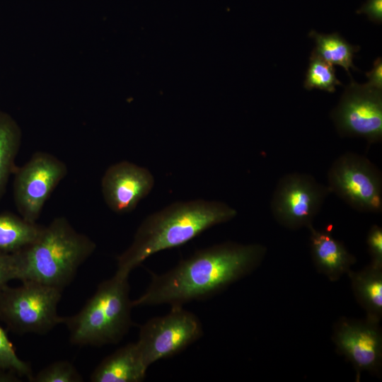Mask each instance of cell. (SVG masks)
<instances>
[{"instance_id":"cell-1","label":"cell","mask_w":382,"mask_h":382,"mask_svg":"<svg viewBox=\"0 0 382 382\" xmlns=\"http://www.w3.org/2000/svg\"><path fill=\"white\" fill-rule=\"evenodd\" d=\"M266 252L260 244L232 242L198 250L170 270L153 274L146 290L132 305L175 306L207 299L255 270Z\"/></svg>"},{"instance_id":"cell-2","label":"cell","mask_w":382,"mask_h":382,"mask_svg":"<svg viewBox=\"0 0 382 382\" xmlns=\"http://www.w3.org/2000/svg\"><path fill=\"white\" fill-rule=\"evenodd\" d=\"M236 215V209L219 201L195 199L173 203L141 223L131 245L117 257L115 274L129 277L132 270L151 255L183 245Z\"/></svg>"},{"instance_id":"cell-3","label":"cell","mask_w":382,"mask_h":382,"mask_svg":"<svg viewBox=\"0 0 382 382\" xmlns=\"http://www.w3.org/2000/svg\"><path fill=\"white\" fill-rule=\"evenodd\" d=\"M96 248L95 242L77 231L65 217L54 218L42 226L34 241L13 252L17 279L63 289Z\"/></svg>"},{"instance_id":"cell-4","label":"cell","mask_w":382,"mask_h":382,"mask_svg":"<svg viewBox=\"0 0 382 382\" xmlns=\"http://www.w3.org/2000/svg\"><path fill=\"white\" fill-rule=\"evenodd\" d=\"M128 277L117 274L101 282L75 315L65 317L70 341L76 345L119 342L132 324Z\"/></svg>"},{"instance_id":"cell-5","label":"cell","mask_w":382,"mask_h":382,"mask_svg":"<svg viewBox=\"0 0 382 382\" xmlns=\"http://www.w3.org/2000/svg\"><path fill=\"white\" fill-rule=\"evenodd\" d=\"M62 289L32 281L0 291V319L19 334H45L65 317L57 313Z\"/></svg>"},{"instance_id":"cell-6","label":"cell","mask_w":382,"mask_h":382,"mask_svg":"<svg viewBox=\"0 0 382 382\" xmlns=\"http://www.w3.org/2000/svg\"><path fill=\"white\" fill-rule=\"evenodd\" d=\"M202 335L198 317L183 306H175L168 314L152 318L142 325L136 344L148 368L158 360L180 353Z\"/></svg>"},{"instance_id":"cell-7","label":"cell","mask_w":382,"mask_h":382,"mask_svg":"<svg viewBox=\"0 0 382 382\" xmlns=\"http://www.w3.org/2000/svg\"><path fill=\"white\" fill-rule=\"evenodd\" d=\"M328 187L353 209L371 213L382 211V178L368 158L354 153L339 156L328 173Z\"/></svg>"},{"instance_id":"cell-8","label":"cell","mask_w":382,"mask_h":382,"mask_svg":"<svg viewBox=\"0 0 382 382\" xmlns=\"http://www.w3.org/2000/svg\"><path fill=\"white\" fill-rule=\"evenodd\" d=\"M67 173L66 163L53 154L34 153L16 171L13 197L20 216L35 224L47 200Z\"/></svg>"},{"instance_id":"cell-9","label":"cell","mask_w":382,"mask_h":382,"mask_svg":"<svg viewBox=\"0 0 382 382\" xmlns=\"http://www.w3.org/2000/svg\"><path fill=\"white\" fill-rule=\"evenodd\" d=\"M329 193L328 186L309 175L286 174L279 179L274 190L270 203L272 216L285 228H308Z\"/></svg>"},{"instance_id":"cell-10","label":"cell","mask_w":382,"mask_h":382,"mask_svg":"<svg viewBox=\"0 0 382 382\" xmlns=\"http://www.w3.org/2000/svg\"><path fill=\"white\" fill-rule=\"evenodd\" d=\"M330 117L340 136L358 137L369 144L382 139V90L352 81Z\"/></svg>"},{"instance_id":"cell-11","label":"cell","mask_w":382,"mask_h":382,"mask_svg":"<svg viewBox=\"0 0 382 382\" xmlns=\"http://www.w3.org/2000/svg\"><path fill=\"white\" fill-rule=\"evenodd\" d=\"M332 340L337 351L346 357L356 371V381L362 371L381 373L382 335L379 323L340 319L335 325Z\"/></svg>"},{"instance_id":"cell-12","label":"cell","mask_w":382,"mask_h":382,"mask_svg":"<svg viewBox=\"0 0 382 382\" xmlns=\"http://www.w3.org/2000/svg\"><path fill=\"white\" fill-rule=\"evenodd\" d=\"M154 185V178L146 168L127 161L110 166L101 179L104 201L110 209L117 214L134 210Z\"/></svg>"},{"instance_id":"cell-13","label":"cell","mask_w":382,"mask_h":382,"mask_svg":"<svg viewBox=\"0 0 382 382\" xmlns=\"http://www.w3.org/2000/svg\"><path fill=\"white\" fill-rule=\"evenodd\" d=\"M308 228L312 260L316 270L332 282L338 280L351 270L357 262L356 257L328 231H318L313 224Z\"/></svg>"},{"instance_id":"cell-14","label":"cell","mask_w":382,"mask_h":382,"mask_svg":"<svg viewBox=\"0 0 382 382\" xmlns=\"http://www.w3.org/2000/svg\"><path fill=\"white\" fill-rule=\"evenodd\" d=\"M147 367L138 347L129 343L104 358L91 375L92 382H140Z\"/></svg>"},{"instance_id":"cell-15","label":"cell","mask_w":382,"mask_h":382,"mask_svg":"<svg viewBox=\"0 0 382 382\" xmlns=\"http://www.w3.org/2000/svg\"><path fill=\"white\" fill-rule=\"evenodd\" d=\"M355 298L367 320L379 323L382 317V267L371 264L361 271L347 273Z\"/></svg>"},{"instance_id":"cell-16","label":"cell","mask_w":382,"mask_h":382,"mask_svg":"<svg viewBox=\"0 0 382 382\" xmlns=\"http://www.w3.org/2000/svg\"><path fill=\"white\" fill-rule=\"evenodd\" d=\"M42 227L21 216L0 214V250L13 253L21 250L35 241Z\"/></svg>"},{"instance_id":"cell-17","label":"cell","mask_w":382,"mask_h":382,"mask_svg":"<svg viewBox=\"0 0 382 382\" xmlns=\"http://www.w3.org/2000/svg\"><path fill=\"white\" fill-rule=\"evenodd\" d=\"M309 36L316 43L313 52L330 64L342 66L351 76L349 69H356L353 58L359 47L351 45L337 33L321 34L311 30Z\"/></svg>"},{"instance_id":"cell-18","label":"cell","mask_w":382,"mask_h":382,"mask_svg":"<svg viewBox=\"0 0 382 382\" xmlns=\"http://www.w3.org/2000/svg\"><path fill=\"white\" fill-rule=\"evenodd\" d=\"M21 140V129L7 114L0 112V199L15 168Z\"/></svg>"},{"instance_id":"cell-19","label":"cell","mask_w":382,"mask_h":382,"mask_svg":"<svg viewBox=\"0 0 382 382\" xmlns=\"http://www.w3.org/2000/svg\"><path fill=\"white\" fill-rule=\"evenodd\" d=\"M303 86L307 90L319 89L333 93L335 86L342 85L335 74L333 65L312 51Z\"/></svg>"},{"instance_id":"cell-20","label":"cell","mask_w":382,"mask_h":382,"mask_svg":"<svg viewBox=\"0 0 382 382\" xmlns=\"http://www.w3.org/2000/svg\"><path fill=\"white\" fill-rule=\"evenodd\" d=\"M31 382H81L83 378L69 361L60 360L52 362L28 378Z\"/></svg>"},{"instance_id":"cell-21","label":"cell","mask_w":382,"mask_h":382,"mask_svg":"<svg viewBox=\"0 0 382 382\" xmlns=\"http://www.w3.org/2000/svg\"><path fill=\"white\" fill-rule=\"evenodd\" d=\"M0 371H9L28 379L33 374L29 364L16 354L5 331L0 327Z\"/></svg>"},{"instance_id":"cell-22","label":"cell","mask_w":382,"mask_h":382,"mask_svg":"<svg viewBox=\"0 0 382 382\" xmlns=\"http://www.w3.org/2000/svg\"><path fill=\"white\" fill-rule=\"evenodd\" d=\"M367 245L371 257V265L382 267V229L378 225H373L367 236Z\"/></svg>"},{"instance_id":"cell-23","label":"cell","mask_w":382,"mask_h":382,"mask_svg":"<svg viewBox=\"0 0 382 382\" xmlns=\"http://www.w3.org/2000/svg\"><path fill=\"white\" fill-rule=\"evenodd\" d=\"M13 279H17L14 253L0 250V291Z\"/></svg>"},{"instance_id":"cell-24","label":"cell","mask_w":382,"mask_h":382,"mask_svg":"<svg viewBox=\"0 0 382 382\" xmlns=\"http://www.w3.org/2000/svg\"><path fill=\"white\" fill-rule=\"evenodd\" d=\"M358 14H366L372 22L381 24L382 22V0H366L357 11Z\"/></svg>"},{"instance_id":"cell-25","label":"cell","mask_w":382,"mask_h":382,"mask_svg":"<svg viewBox=\"0 0 382 382\" xmlns=\"http://www.w3.org/2000/svg\"><path fill=\"white\" fill-rule=\"evenodd\" d=\"M369 86L379 90H382V60L378 57L374 62L372 69L366 73Z\"/></svg>"},{"instance_id":"cell-26","label":"cell","mask_w":382,"mask_h":382,"mask_svg":"<svg viewBox=\"0 0 382 382\" xmlns=\"http://www.w3.org/2000/svg\"><path fill=\"white\" fill-rule=\"evenodd\" d=\"M18 374L9 371H0V381H18Z\"/></svg>"}]
</instances>
